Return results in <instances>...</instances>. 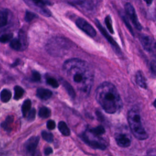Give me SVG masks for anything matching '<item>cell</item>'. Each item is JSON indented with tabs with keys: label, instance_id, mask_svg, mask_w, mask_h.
Instances as JSON below:
<instances>
[{
	"label": "cell",
	"instance_id": "obj_1",
	"mask_svg": "<svg viewBox=\"0 0 156 156\" xmlns=\"http://www.w3.org/2000/svg\"><path fill=\"white\" fill-rule=\"evenodd\" d=\"M63 70L69 80L83 94H89L94 80V74L90 65L83 60L73 58L66 60Z\"/></svg>",
	"mask_w": 156,
	"mask_h": 156
},
{
	"label": "cell",
	"instance_id": "obj_2",
	"mask_svg": "<svg viewBox=\"0 0 156 156\" xmlns=\"http://www.w3.org/2000/svg\"><path fill=\"white\" fill-rule=\"evenodd\" d=\"M96 99L104 110L109 114L118 112L122 108V102L116 88L108 82H104L98 87Z\"/></svg>",
	"mask_w": 156,
	"mask_h": 156
},
{
	"label": "cell",
	"instance_id": "obj_3",
	"mask_svg": "<svg viewBox=\"0 0 156 156\" xmlns=\"http://www.w3.org/2000/svg\"><path fill=\"white\" fill-rule=\"evenodd\" d=\"M127 121L135 138L140 140H144L148 138V135L142 124L140 112L136 108L129 110L127 114Z\"/></svg>",
	"mask_w": 156,
	"mask_h": 156
},
{
	"label": "cell",
	"instance_id": "obj_4",
	"mask_svg": "<svg viewBox=\"0 0 156 156\" xmlns=\"http://www.w3.org/2000/svg\"><path fill=\"white\" fill-rule=\"evenodd\" d=\"M46 48L51 55L60 57L66 54L67 51L70 48V44L65 38L55 37L48 41Z\"/></svg>",
	"mask_w": 156,
	"mask_h": 156
},
{
	"label": "cell",
	"instance_id": "obj_5",
	"mask_svg": "<svg viewBox=\"0 0 156 156\" xmlns=\"http://www.w3.org/2000/svg\"><path fill=\"white\" fill-rule=\"evenodd\" d=\"M140 41L145 50L156 55V41L151 37L144 34L139 36Z\"/></svg>",
	"mask_w": 156,
	"mask_h": 156
},
{
	"label": "cell",
	"instance_id": "obj_6",
	"mask_svg": "<svg viewBox=\"0 0 156 156\" xmlns=\"http://www.w3.org/2000/svg\"><path fill=\"white\" fill-rule=\"evenodd\" d=\"M76 24L77 26L86 33L88 35L91 37H94L96 35V32L93 27L88 23L85 20L82 18H79L76 21Z\"/></svg>",
	"mask_w": 156,
	"mask_h": 156
},
{
	"label": "cell",
	"instance_id": "obj_7",
	"mask_svg": "<svg viewBox=\"0 0 156 156\" xmlns=\"http://www.w3.org/2000/svg\"><path fill=\"white\" fill-rule=\"evenodd\" d=\"M124 7H125V10H126V13L127 14L128 16L132 21V22L133 24L134 25V26L135 27V28L139 30H141V29H142L141 25L138 20V18L137 17L136 13L135 12V9L133 7V5L130 3L127 2L125 4Z\"/></svg>",
	"mask_w": 156,
	"mask_h": 156
},
{
	"label": "cell",
	"instance_id": "obj_8",
	"mask_svg": "<svg viewBox=\"0 0 156 156\" xmlns=\"http://www.w3.org/2000/svg\"><path fill=\"white\" fill-rule=\"evenodd\" d=\"M95 23L98 27V28L99 29L100 32L102 33V34L105 37V38L107 40V41L110 43V44L112 45V46L113 47V49L115 50V51L117 53V54H121V51L120 49L118 46V45L116 44V43L115 42V41L113 39V38L107 32V31L105 30V29L101 26V23H99V21L98 20H95Z\"/></svg>",
	"mask_w": 156,
	"mask_h": 156
},
{
	"label": "cell",
	"instance_id": "obj_9",
	"mask_svg": "<svg viewBox=\"0 0 156 156\" xmlns=\"http://www.w3.org/2000/svg\"><path fill=\"white\" fill-rule=\"evenodd\" d=\"M40 138L38 136L30 137L25 144V148L27 152L32 156H36V149L39 143Z\"/></svg>",
	"mask_w": 156,
	"mask_h": 156
},
{
	"label": "cell",
	"instance_id": "obj_10",
	"mask_svg": "<svg viewBox=\"0 0 156 156\" xmlns=\"http://www.w3.org/2000/svg\"><path fill=\"white\" fill-rule=\"evenodd\" d=\"M81 138L87 144H88L89 146H90L91 147H92L93 149L104 150L106 148L105 144H104V143L99 142L97 140H90L86 133L82 134Z\"/></svg>",
	"mask_w": 156,
	"mask_h": 156
},
{
	"label": "cell",
	"instance_id": "obj_11",
	"mask_svg": "<svg viewBox=\"0 0 156 156\" xmlns=\"http://www.w3.org/2000/svg\"><path fill=\"white\" fill-rule=\"evenodd\" d=\"M115 138L117 144L120 147H127L131 144V140L125 133H117L115 134Z\"/></svg>",
	"mask_w": 156,
	"mask_h": 156
},
{
	"label": "cell",
	"instance_id": "obj_12",
	"mask_svg": "<svg viewBox=\"0 0 156 156\" xmlns=\"http://www.w3.org/2000/svg\"><path fill=\"white\" fill-rule=\"evenodd\" d=\"M68 2L76 6H79L82 9L88 10H91L95 7V2L92 1H69Z\"/></svg>",
	"mask_w": 156,
	"mask_h": 156
},
{
	"label": "cell",
	"instance_id": "obj_13",
	"mask_svg": "<svg viewBox=\"0 0 156 156\" xmlns=\"http://www.w3.org/2000/svg\"><path fill=\"white\" fill-rule=\"evenodd\" d=\"M135 80L139 87L143 88H147V83L145 77L141 71H138L135 74Z\"/></svg>",
	"mask_w": 156,
	"mask_h": 156
},
{
	"label": "cell",
	"instance_id": "obj_14",
	"mask_svg": "<svg viewBox=\"0 0 156 156\" xmlns=\"http://www.w3.org/2000/svg\"><path fill=\"white\" fill-rule=\"evenodd\" d=\"M52 94L51 91L44 88H38L37 90V96L42 100H46L49 99Z\"/></svg>",
	"mask_w": 156,
	"mask_h": 156
},
{
	"label": "cell",
	"instance_id": "obj_15",
	"mask_svg": "<svg viewBox=\"0 0 156 156\" xmlns=\"http://www.w3.org/2000/svg\"><path fill=\"white\" fill-rule=\"evenodd\" d=\"M60 81L62 82L63 86L64 87V88L66 90V91H67L68 94H69V96L71 98L74 99L75 98V96H76V93H75L74 89L71 86V85L69 83H68L67 81H66V80H65L63 79H60Z\"/></svg>",
	"mask_w": 156,
	"mask_h": 156
},
{
	"label": "cell",
	"instance_id": "obj_16",
	"mask_svg": "<svg viewBox=\"0 0 156 156\" xmlns=\"http://www.w3.org/2000/svg\"><path fill=\"white\" fill-rule=\"evenodd\" d=\"M58 129L63 135L69 136L70 135L69 129L65 122L60 121L58 124Z\"/></svg>",
	"mask_w": 156,
	"mask_h": 156
},
{
	"label": "cell",
	"instance_id": "obj_17",
	"mask_svg": "<svg viewBox=\"0 0 156 156\" xmlns=\"http://www.w3.org/2000/svg\"><path fill=\"white\" fill-rule=\"evenodd\" d=\"M12 98V93L7 89H4L0 93L1 101L3 102H7Z\"/></svg>",
	"mask_w": 156,
	"mask_h": 156
},
{
	"label": "cell",
	"instance_id": "obj_18",
	"mask_svg": "<svg viewBox=\"0 0 156 156\" xmlns=\"http://www.w3.org/2000/svg\"><path fill=\"white\" fill-rule=\"evenodd\" d=\"M31 107V101L30 99H26L24 101L22 107H21V111L24 117L27 116L29 112H30Z\"/></svg>",
	"mask_w": 156,
	"mask_h": 156
},
{
	"label": "cell",
	"instance_id": "obj_19",
	"mask_svg": "<svg viewBox=\"0 0 156 156\" xmlns=\"http://www.w3.org/2000/svg\"><path fill=\"white\" fill-rule=\"evenodd\" d=\"M13 121V116H8L5 120L1 124L2 127L7 130V131H10L11 130L10 125Z\"/></svg>",
	"mask_w": 156,
	"mask_h": 156
},
{
	"label": "cell",
	"instance_id": "obj_20",
	"mask_svg": "<svg viewBox=\"0 0 156 156\" xmlns=\"http://www.w3.org/2000/svg\"><path fill=\"white\" fill-rule=\"evenodd\" d=\"M10 46L16 51H20L23 48L22 43L19 38H13L10 43Z\"/></svg>",
	"mask_w": 156,
	"mask_h": 156
},
{
	"label": "cell",
	"instance_id": "obj_21",
	"mask_svg": "<svg viewBox=\"0 0 156 156\" xmlns=\"http://www.w3.org/2000/svg\"><path fill=\"white\" fill-rule=\"evenodd\" d=\"M89 132L93 134L94 135H96V136H99V135H101L102 134H104L105 133V129L104 128L103 126H99L96 127H94V128H92V129H90L89 130Z\"/></svg>",
	"mask_w": 156,
	"mask_h": 156
},
{
	"label": "cell",
	"instance_id": "obj_22",
	"mask_svg": "<svg viewBox=\"0 0 156 156\" xmlns=\"http://www.w3.org/2000/svg\"><path fill=\"white\" fill-rule=\"evenodd\" d=\"M14 99L15 100L20 99L23 96L24 93V89L18 85L14 87Z\"/></svg>",
	"mask_w": 156,
	"mask_h": 156
},
{
	"label": "cell",
	"instance_id": "obj_23",
	"mask_svg": "<svg viewBox=\"0 0 156 156\" xmlns=\"http://www.w3.org/2000/svg\"><path fill=\"white\" fill-rule=\"evenodd\" d=\"M51 113V110L48 108L46 107H43L40 108L38 112V115L41 118H46L50 116Z\"/></svg>",
	"mask_w": 156,
	"mask_h": 156
},
{
	"label": "cell",
	"instance_id": "obj_24",
	"mask_svg": "<svg viewBox=\"0 0 156 156\" xmlns=\"http://www.w3.org/2000/svg\"><path fill=\"white\" fill-rule=\"evenodd\" d=\"M7 13L5 11H0V27L6 25L7 23Z\"/></svg>",
	"mask_w": 156,
	"mask_h": 156
},
{
	"label": "cell",
	"instance_id": "obj_25",
	"mask_svg": "<svg viewBox=\"0 0 156 156\" xmlns=\"http://www.w3.org/2000/svg\"><path fill=\"white\" fill-rule=\"evenodd\" d=\"M19 40L21 41L22 45H23V48H26L27 46V36L26 33L24 32V31H23V30H20L19 32Z\"/></svg>",
	"mask_w": 156,
	"mask_h": 156
},
{
	"label": "cell",
	"instance_id": "obj_26",
	"mask_svg": "<svg viewBox=\"0 0 156 156\" xmlns=\"http://www.w3.org/2000/svg\"><path fill=\"white\" fill-rule=\"evenodd\" d=\"M41 136L42 138L48 143H51L53 141L54 136L52 133L48 132L46 131H43L41 132Z\"/></svg>",
	"mask_w": 156,
	"mask_h": 156
},
{
	"label": "cell",
	"instance_id": "obj_27",
	"mask_svg": "<svg viewBox=\"0 0 156 156\" xmlns=\"http://www.w3.org/2000/svg\"><path fill=\"white\" fill-rule=\"evenodd\" d=\"M105 24H106L108 30H109V32L111 34H113V27H112V20H111V18L109 15H108L105 17Z\"/></svg>",
	"mask_w": 156,
	"mask_h": 156
},
{
	"label": "cell",
	"instance_id": "obj_28",
	"mask_svg": "<svg viewBox=\"0 0 156 156\" xmlns=\"http://www.w3.org/2000/svg\"><path fill=\"white\" fill-rule=\"evenodd\" d=\"M149 69L151 74L154 77H156V60H153L149 65Z\"/></svg>",
	"mask_w": 156,
	"mask_h": 156
},
{
	"label": "cell",
	"instance_id": "obj_29",
	"mask_svg": "<svg viewBox=\"0 0 156 156\" xmlns=\"http://www.w3.org/2000/svg\"><path fill=\"white\" fill-rule=\"evenodd\" d=\"M13 37L12 34H5L0 37V42L6 43L10 40Z\"/></svg>",
	"mask_w": 156,
	"mask_h": 156
},
{
	"label": "cell",
	"instance_id": "obj_30",
	"mask_svg": "<svg viewBox=\"0 0 156 156\" xmlns=\"http://www.w3.org/2000/svg\"><path fill=\"white\" fill-rule=\"evenodd\" d=\"M46 82L48 85L52 86L54 88H57L58 87V83L55 79H54L52 77L47 78Z\"/></svg>",
	"mask_w": 156,
	"mask_h": 156
},
{
	"label": "cell",
	"instance_id": "obj_31",
	"mask_svg": "<svg viewBox=\"0 0 156 156\" xmlns=\"http://www.w3.org/2000/svg\"><path fill=\"white\" fill-rule=\"evenodd\" d=\"M36 17H37V15L35 13L29 11H26V15H25V20L26 21L30 22Z\"/></svg>",
	"mask_w": 156,
	"mask_h": 156
},
{
	"label": "cell",
	"instance_id": "obj_32",
	"mask_svg": "<svg viewBox=\"0 0 156 156\" xmlns=\"http://www.w3.org/2000/svg\"><path fill=\"white\" fill-rule=\"evenodd\" d=\"M36 115V111L35 108H32L28 113L27 116V119L29 121H32L34 120Z\"/></svg>",
	"mask_w": 156,
	"mask_h": 156
},
{
	"label": "cell",
	"instance_id": "obj_33",
	"mask_svg": "<svg viewBox=\"0 0 156 156\" xmlns=\"http://www.w3.org/2000/svg\"><path fill=\"white\" fill-rule=\"evenodd\" d=\"M41 79V76L37 71H33L32 74V80L34 82L39 81Z\"/></svg>",
	"mask_w": 156,
	"mask_h": 156
},
{
	"label": "cell",
	"instance_id": "obj_34",
	"mask_svg": "<svg viewBox=\"0 0 156 156\" xmlns=\"http://www.w3.org/2000/svg\"><path fill=\"white\" fill-rule=\"evenodd\" d=\"M47 127L49 130H53L55 127V123L53 120H49L47 122Z\"/></svg>",
	"mask_w": 156,
	"mask_h": 156
},
{
	"label": "cell",
	"instance_id": "obj_35",
	"mask_svg": "<svg viewBox=\"0 0 156 156\" xmlns=\"http://www.w3.org/2000/svg\"><path fill=\"white\" fill-rule=\"evenodd\" d=\"M44 154L46 155H50L52 153V149L50 147H48L45 148V149L44 151Z\"/></svg>",
	"mask_w": 156,
	"mask_h": 156
},
{
	"label": "cell",
	"instance_id": "obj_36",
	"mask_svg": "<svg viewBox=\"0 0 156 156\" xmlns=\"http://www.w3.org/2000/svg\"><path fill=\"white\" fill-rule=\"evenodd\" d=\"M147 156H156V150L151 149L147 153Z\"/></svg>",
	"mask_w": 156,
	"mask_h": 156
},
{
	"label": "cell",
	"instance_id": "obj_37",
	"mask_svg": "<svg viewBox=\"0 0 156 156\" xmlns=\"http://www.w3.org/2000/svg\"><path fill=\"white\" fill-rule=\"evenodd\" d=\"M19 61H20V60H19L18 59V60H16V62H15V63H13V64L12 65V66H16V65H18V63H19Z\"/></svg>",
	"mask_w": 156,
	"mask_h": 156
},
{
	"label": "cell",
	"instance_id": "obj_38",
	"mask_svg": "<svg viewBox=\"0 0 156 156\" xmlns=\"http://www.w3.org/2000/svg\"><path fill=\"white\" fill-rule=\"evenodd\" d=\"M154 107L156 108V99L154 101Z\"/></svg>",
	"mask_w": 156,
	"mask_h": 156
},
{
	"label": "cell",
	"instance_id": "obj_39",
	"mask_svg": "<svg viewBox=\"0 0 156 156\" xmlns=\"http://www.w3.org/2000/svg\"><path fill=\"white\" fill-rule=\"evenodd\" d=\"M146 2L149 5V4H151L152 2V1H146Z\"/></svg>",
	"mask_w": 156,
	"mask_h": 156
}]
</instances>
